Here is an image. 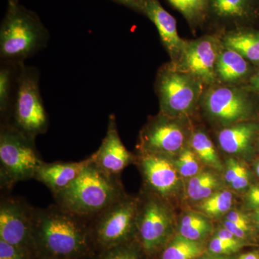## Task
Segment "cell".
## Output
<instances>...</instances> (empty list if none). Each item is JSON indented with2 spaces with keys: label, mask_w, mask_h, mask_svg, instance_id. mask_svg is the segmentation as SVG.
<instances>
[{
  "label": "cell",
  "mask_w": 259,
  "mask_h": 259,
  "mask_svg": "<svg viewBox=\"0 0 259 259\" xmlns=\"http://www.w3.org/2000/svg\"><path fill=\"white\" fill-rule=\"evenodd\" d=\"M258 0H210L209 9L221 19L248 20L258 12Z\"/></svg>",
  "instance_id": "d6986e66"
},
{
  "label": "cell",
  "mask_w": 259,
  "mask_h": 259,
  "mask_svg": "<svg viewBox=\"0 0 259 259\" xmlns=\"http://www.w3.org/2000/svg\"><path fill=\"white\" fill-rule=\"evenodd\" d=\"M233 202V195L229 191H218L202 201L199 210L211 217H218L229 212Z\"/></svg>",
  "instance_id": "484cf974"
},
{
  "label": "cell",
  "mask_w": 259,
  "mask_h": 259,
  "mask_svg": "<svg viewBox=\"0 0 259 259\" xmlns=\"http://www.w3.org/2000/svg\"><path fill=\"white\" fill-rule=\"evenodd\" d=\"M248 168L234 158H229L227 161L225 180L228 185H231L233 181L239 178L241 175L248 171Z\"/></svg>",
  "instance_id": "1f68e13d"
},
{
  "label": "cell",
  "mask_w": 259,
  "mask_h": 259,
  "mask_svg": "<svg viewBox=\"0 0 259 259\" xmlns=\"http://www.w3.org/2000/svg\"><path fill=\"white\" fill-rule=\"evenodd\" d=\"M254 168H255V174H256L257 177L259 178V160L258 161H257L255 162V165H254Z\"/></svg>",
  "instance_id": "60d3db41"
},
{
  "label": "cell",
  "mask_w": 259,
  "mask_h": 259,
  "mask_svg": "<svg viewBox=\"0 0 259 259\" xmlns=\"http://www.w3.org/2000/svg\"><path fill=\"white\" fill-rule=\"evenodd\" d=\"M140 199L124 196L93 218L90 226L95 250L135 241Z\"/></svg>",
  "instance_id": "52a82bcc"
},
{
  "label": "cell",
  "mask_w": 259,
  "mask_h": 259,
  "mask_svg": "<svg viewBox=\"0 0 259 259\" xmlns=\"http://www.w3.org/2000/svg\"><path fill=\"white\" fill-rule=\"evenodd\" d=\"M165 201L148 193L144 200H140L136 238L148 257L161 251L173 230V214Z\"/></svg>",
  "instance_id": "ba28073f"
},
{
  "label": "cell",
  "mask_w": 259,
  "mask_h": 259,
  "mask_svg": "<svg viewBox=\"0 0 259 259\" xmlns=\"http://www.w3.org/2000/svg\"><path fill=\"white\" fill-rule=\"evenodd\" d=\"M93 160L90 156L78 162H42L35 173V180L47 186L53 195L60 193L80 176Z\"/></svg>",
  "instance_id": "2e32d148"
},
{
  "label": "cell",
  "mask_w": 259,
  "mask_h": 259,
  "mask_svg": "<svg viewBox=\"0 0 259 259\" xmlns=\"http://www.w3.org/2000/svg\"><path fill=\"white\" fill-rule=\"evenodd\" d=\"M199 241H192L179 235L167 242L161 250L160 259H196L203 253Z\"/></svg>",
  "instance_id": "44dd1931"
},
{
  "label": "cell",
  "mask_w": 259,
  "mask_h": 259,
  "mask_svg": "<svg viewBox=\"0 0 259 259\" xmlns=\"http://www.w3.org/2000/svg\"><path fill=\"white\" fill-rule=\"evenodd\" d=\"M222 49L217 38L206 35L193 41H187L178 61L171 63L204 85H212L218 79L216 65Z\"/></svg>",
  "instance_id": "7c38bea8"
},
{
  "label": "cell",
  "mask_w": 259,
  "mask_h": 259,
  "mask_svg": "<svg viewBox=\"0 0 259 259\" xmlns=\"http://www.w3.org/2000/svg\"><path fill=\"white\" fill-rule=\"evenodd\" d=\"M190 147L202 163L213 169L222 171L223 166L212 141L204 131L197 130L190 136Z\"/></svg>",
  "instance_id": "7402d4cb"
},
{
  "label": "cell",
  "mask_w": 259,
  "mask_h": 259,
  "mask_svg": "<svg viewBox=\"0 0 259 259\" xmlns=\"http://www.w3.org/2000/svg\"><path fill=\"white\" fill-rule=\"evenodd\" d=\"M245 202L248 207L253 210L259 208V185L249 187L245 195Z\"/></svg>",
  "instance_id": "836d02e7"
},
{
  "label": "cell",
  "mask_w": 259,
  "mask_h": 259,
  "mask_svg": "<svg viewBox=\"0 0 259 259\" xmlns=\"http://www.w3.org/2000/svg\"><path fill=\"white\" fill-rule=\"evenodd\" d=\"M253 219L255 226L259 230V208L253 210Z\"/></svg>",
  "instance_id": "ab89813d"
},
{
  "label": "cell",
  "mask_w": 259,
  "mask_h": 259,
  "mask_svg": "<svg viewBox=\"0 0 259 259\" xmlns=\"http://www.w3.org/2000/svg\"><path fill=\"white\" fill-rule=\"evenodd\" d=\"M42 160L35 139L8 122L0 127V185L9 190L18 182L35 178Z\"/></svg>",
  "instance_id": "5b68a950"
},
{
  "label": "cell",
  "mask_w": 259,
  "mask_h": 259,
  "mask_svg": "<svg viewBox=\"0 0 259 259\" xmlns=\"http://www.w3.org/2000/svg\"><path fill=\"white\" fill-rule=\"evenodd\" d=\"M185 117L159 115L148 121L140 133V154H155L173 158L186 147L188 129Z\"/></svg>",
  "instance_id": "30bf717a"
},
{
  "label": "cell",
  "mask_w": 259,
  "mask_h": 259,
  "mask_svg": "<svg viewBox=\"0 0 259 259\" xmlns=\"http://www.w3.org/2000/svg\"><path fill=\"white\" fill-rule=\"evenodd\" d=\"M250 71L249 61L236 51L223 46L216 65L218 79L225 83H238L248 77Z\"/></svg>",
  "instance_id": "ac0fdd59"
},
{
  "label": "cell",
  "mask_w": 259,
  "mask_h": 259,
  "mask_svg": "<svg viewBox=\"0 0 259 259\" xmlns=\"http://www.w3.org/2000/svg\"><path fill=\"white\" fill-rule=\"evenodd\" d=\"M204 85L172 63L162 66L155 83L160 113L171 117H185L202 99Z\"/></svg>",
  "instance_id": "8992f818"
},
{
  "label": "cell",
  "mask_w": 259,
  "mask_h": 259,
  "mask_svg": "<svg viewBox=\"0 0 259 259\" xmlns=\"http://www.w3.org/2000/svg\"><path fill=\"white\" fill-rule=\"evenodd\" d=\"M34 209L19 199H2L0 239L26 250L37 258L33 237Z\"/></svg>",
  "instance_id": "8fae6325"
},
{
  "label": "cell",
  "mask_w": 259,
  "mask_h": 259,
  "mask_svg": "<svg viewBox=\"0 0 259 259\" xmlns=\"http://www.w3.org/2000/svg\"><path fill=\"white\" fill-rule=\"evenodd\" d=\"M219 177L211 171H201L189 181L187 192L192 200L203 201L221 187Z\"/></svg>",
  "instance_id": "603a6c76"
},
{
  "label": "cell",
  "mask_w": 259,
  "mask_h": 259,
  "mask_svg": "<svg viewBox=\"0 0 259 259\" xmlns=\"http://www.w3.org/2000/svg\"><path fill=\"white\" fill-rule=\"evenodd\" d=\"M49 34L35 13L16 1L8 3L0 27V57L3 62L23 64L47 46Z\"/></svg>",
  "instance_id": "3957f363"
},
{
  "label": "cell",
  "mask_w": 259,
  "mask_h": 259,
  "mask_svg": "<svg viewBox=\"0 0 259 259\" xmlns=\"http://www.w3.org/2000/svg\"><path fill=\"white\" fill-rule=\"evenodd\" d=\"M33 237L38 259H88L95 253L88 221L56 204L34 209Z\"/></svg>",
  "instance_id": "6da1fadb"
},
{
  "label": "cell",
  "mask_w": 259,
  "mask_h": 259,
  "mask_svg": "<svg viewBox=\"0 0 259 259\" xmlns=\"http://www.w3.org/2000/svg\"><path fill=\"white\" fill-rule=\"evenodd\" d=\"M259 132V122L255 120L243 121L228 125L218 136V144L225 152L241 155L251 149Z\"/></svg>",
  "instance_id": "e0dca14e"
},
{
  "label": "cell",
  "mask_w": 259,
  "mask_h": 259,
  "mask_svg": "<svg viewBox=\"0 0 259 259\" xmlns=\"http://www.w3.org/2000/svg\"><path fill=\"white\" fill-rule=\"evenodd\" d=\"M223 46L236 51L247 61L259 64V32L238 30L227 34Z\"/></svg>",
  "instance_id": "ffe728a7"
},
{
  "label": "cell",
  "mask_w": 259,
  "mask_h": 259,
  "mask_svg": "<svg viewBox=\"0 0 259 259\" xmlns=\"http://www.w3.org/2000/svg\"><path fill=\"white\" fill-rule=\"evenodd\" d=\"M238 259H259V251L253 250L241 255Z\"/></svg>",
  "instance_id": "f35d334b"
},
{
  "label": "cell",
  "mask_w": 259,
  "mask_h": 259,
  "mask_svg": "<svg viewBox=\"0 0 259 259\" xmlns=\"http://www.w3.org/2000/svg\"><path fill=\"white\" fill-rule=\"evenodd\" d=\"M250 182V174L249 171L245 172L239 178L233 181L231 184L232 188L236 190H243L248 187Z\"/></svg>",
  "instance_id": "e575fe53"
},
{
  "label": "cell",
  "mask_w": 259,
  "mask_h": 259,
  "mask_svg": "<svg viewBox=\"0 0 259 259\" xmlns=\"http://www.w3.org/2000/svg\"><path fill=\"white\" fill-rule=\"evenodd\" d=\"M200 160L191 147L186 146L175 160L177 170L181 177L192 178L201 172Z\"/></svg>",
  "instance_id": "f1b7e54d"
},
{
  "label": "cell",
  "mask_w": 259,
  "mask_h": 259,
  "mask_svg": "<svg viewBox=\"0 0 259 259\" xmlns=\"http://www.w3.org/2000/svg\"><path fill=\"white\" fill-rule=\"evenodd\" d=\"M92 156L93 163L99 168L116 177L134 161V156L121 141L113 114L109 117L106 135L100 148Z\"/></svg>",
  "instance_id": "5bb4252c"
},
{
  "label": "cell",
  "mask_w": 259,
  "mask_h": 259,
  "mask_svg": "<svg viewBox=\"0 0 259 259\" xmlns=\"http://www.w3.org/2000/svg\"><path fill=\"white\" fill-rule=\"evenodd\" d=\"M121 5H125L131 9L142 13L146 0H112Z\"/></svg>",
  "instance_id": "d590c367"
},
{
  "label": "cell",
  "mask_w": 259,
  "mask_h": 259,
  "mask_svg": "<svg viewBox=\"0 0 259 259\" xmlns=\"http://www.w3.org/2000/svg\"><path fill=\"white\" fill-rule=\"evenodd\" d=\"M9 119L7 122L35 139L45 134L49 120L44 107L37 69L18 65L15 76V91Z\"/></svg>",
  "instance_id": "277c9868"
},
{
  "label": "cell",
  "mask_w": 259,
  "mask_h": 259,
  "mask_svg": "<svg viewBox=\"0 0 259 259\" xmlns=\"http://www.w3.org/2000/svg\"><path fill=\"white\" fill-rule=\"evenodd\" d=\"M190 23L202 21L209 9L210 0H168Z\"/></svg>",
  "instance_id": "4316f807"
},
{
  "label": "cell",
  "mask_w": 259,
  "mask_h": 259,
  "mask_svg": "<svg viewBox=\"0 0 259 259\" xmlns=\"http://www.w3.org/2000/svg\"><path fill=\"white\" fill-rule=\"evenodd\" d=\"M142 249L133 241L101 250L97 259H142Z\"/></svg>",
  "instance_id": "83f0119b"
},
{
  "label": "cell",
  "mask_w": 259,
  "mask_h": 259,
  "mask_svg": "<svg viewBox=\"0 0 259 259\" xmlns=\"http://www.w3.org/2000/svg\"><path fill=\"white\" fill-rule=\"evenodd\" d=\"M142 13L154 24L163 46L171 56V62L176 63L187 41L179 35L175 18L161 6L158 0H146Z\"/></svg>",
  "instance_id": "9a60e30c"
},
{
  "label": "cell",
  "mask_w": 259,
  "mask_h": 259,
  "mask_svg": "<svg viewBox=\"0 0 259 259\" xmlns=\"http://www.w3.org/2000/svg\"><path fill=\"white\" fill-rule=\"evenodd\" d=\"M19 64L3 62L0 69V114L3 122H7L9 119L12 102H13V88L15 83Z\"/></svg>",
  "instance_id": "cb8c5ba5"
},
{
  "label": "cell",
  "mask_w": 259,
  "mask_h": 259,
  "mask_svg": "<svg viewBox=\"0 0 259 259\" xmlns=\"http://www.w3.org/2000/svg\"><path fill=\"white\" fill-rule=\"evenodd\" d=\"M125 195L119 177L102 171L93 158L74 182L54 197L61 208L88 221Z\"/></svg>",
  "instance_id": "7a4b0ae2"
},
{
  "label": "cell",
  "mask_w": 259,
  "mask_h": 259,
  "mask_svg": "<svg viewBox=\"0 0 259 259\" xmlns=\"http://www.w3.org/2000/svg\"><path fill=\"white\" fill-rule=\"evenodd\" d=\"M16 1V0H8V3H11V2Z\"/></svg>",
  "instance_id": "7bdbcfd3"
},
{
  "label": "cell",
  "mask_w": 259,
  "mask_h": 259,
  "mask_svg": "<svg viewBox=\"0 0 259 259\" xmlns=\"http://www.w3.org/2000/svg\"><path fill=\"white\" fill-rule=\"evenodd\" d=\"M249 88L250 91L259 94V69L255 74L251 75L249 79Z\"/></svg>",
  "instance_id": "8d00e7d4"
},
{
  "label": "cell",
  "mask_w": 259,
  "mask_h": 259,
  "mask_svg": "<svg viewBox=\"0 0 259 259\" xmlns=\"http://www.w3.org/2000/svg\"><path fill=\"white\" fill-rule=\"evenodd\" d=\"M202 259H228L225 258V257L216 256V257H209V258H204Z\"/></svg>",
  "instance_id": "b9f144b4"
},
{
  "label": "cell",
  "mask_w": 259,
  "mask_h": 259,
  "mask_svg": "<svg viewBox=\"0 0 259 259\" xmlns=\"http://www.w3.org/2000/svg\"><path fill=\"white\" fill-rule=\"evenodd\" d=\"M0 259H37L26 250L0 239Z\"/></svg>",
  "instance_id": "4dcf8cb0"
},
{
  "label": "cell",
  "mask_w": 259,
  "mask_h": 259,
  "mask_svg": "<svg viewBox=\"0 0 259 259\" xmlns=\"http://www.w3.org/2000/svg\"><path fill=\"white\" fill-rule=\"evenodd\" d=\"M139 167L147 193L167 200L180 187V175L173 158L155 154H140Z\"/></svg>",
  "instance_id": "4fadbf2b"
},
{
  "label": "cell",
  "mask_w": 259,
  "mask_h": 259,
  "mask_svg": "<svg viewBox=\"0 0 259 259\" xmlns=\"http://www.w3.org/2000/svg\"><path fill=\"white\" fill-rule=\"evenodd\" d=\"M212 229V224L204 215L187 212L181 220L180 235L187 239L199 241L208 236Z\"/></svg>",
  "instance_id": "d4e9b609"
},
{
  "label": "cell",
  "mask_w": 259,
  "mask_h": 259,
  "mask_svg": "<svg viewBox=\"0 0 259 259\" xmlns=\"http://www.w3.org/2000/svg\"><path fill=\"white\" fill-rule=\"evenodd\" d=\"M204 111L223 125L253 120L257 115L256 102L248 91L231 86L209 88L202 97Z\"/></svg>",
  "instance_id": "9c48e42d"
},
{
  "label": "cell",
  "mask_w": 259,
  "mask_h": 259,
  "mask_svg": "<svg viewBox=\"0 0 259 259\" xmlns=\"http://www.w3.org/2000/svg\"><path fill=\"white\" fill-rule=\"evenodd\" d=\"M246 245L245 241L240 239H223L214 236L209 242L208 249L215 255H228L235 253Z\"/></svg>",
  "instance_id": "f546056e"
},
{
  "label": "cell",
  "mask_w": 259,
  "mask_h": 259,
  "mask_svg": "<svg viewBox=\"0 0 259 259\" xmlns=\"http://www.w3.org/2000/svg\"><path fill=\"white\" fill-rule=\"evenodd\" d=\"M215 236L218 237V238H223V239H238L231 231H228V229L225 228L219 230Z\"/></svg>",
  "instance_id": "74e56055"
},
{
  "label": "cell",
  "mask_w": 259,
  "mask_h": 259,
  "mask_svg": "<svg viewBox=\"0 0 259 259\" xmlns=\"http://www.w3.org/2000/svg\"><path fill=\"white\" fill-rule=\"evenodd\" d=\"M226 221L234 223L237 226L242 227L245 229L253 232L250 218L244 213L238 210H231L227 213Z\"/></svg>",
  "instance_id": "d6a6232c"
}]
</instances>
